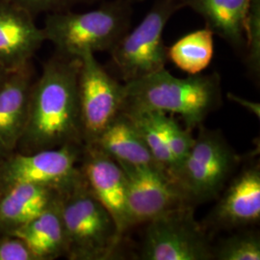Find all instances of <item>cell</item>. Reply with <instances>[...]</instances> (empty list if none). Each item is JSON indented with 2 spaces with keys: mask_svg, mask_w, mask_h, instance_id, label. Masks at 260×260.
Instances as JSON below:
<instances>
[{
  "mask_svg": "<svg viewBox=\"0 0 260 260\" xmlns=\"http://www.w3.org/2000/svg\"><path fill=\"white\" fill-rule=\"evenodd\" d=\"M80 58L56 53L44 64L31 88L19 153H32L67 145L84 147L78 99Z\"/></svg>",
  "mask_w": 260,
  "mask_h": 260,
  "instance_id": "1",
  "label": "cell"
},
{
  "mask_svg": "<svg viewBox=\"0 0 260 260\" xmlns=\"http://www.w3.org/2000/svg\"><path fill=\"white\" fill-rule=\"evenodd\" d=\"M221 103V78L218 74L179 78L163 69L123 84L121 112L178 115L191 130L201 126Z\"/></svg>",
  "mask_w": 260,
  "mask_h": 260,
  "instance_id": "2",
  "label": "cell"
},
{
  "mask_svg": "<svg viewBox=\"0 0 260 260\" xmlns=\"http://www.w3.org/2000/svg\"><path fill=\"white\" fill-rule=\"evenodd\" d=\"M131 15V2L114 0L83 13H48L42 28L56 53L80 58L87 52H110L129 31Z\"/></svg>",
  "mask_w": 260,
  "mask_h": 260,
  "instance_id": "3",
  "label": "cell"
},
{
  "mask_svg": "<svg viewBox=\"0 0 260 260\" xmlns=\"http://www.w3.org/2000/svg\"><path fill=\"white\" fill-rule=\"evenodd\" d=\"M59 202L68 258L110 259L122 235L111 215L93 197L82 173L59 193Z\"/></svg>",
  "mask_w": 260,
  "mask_h": 260,
  "instance_id": "4",
  "label": "cell"
},
{
  "mask_svg": "<svg viewBox=\"0 0 260 260\" xmlns=\"http://www.w3.org/2000/svg\"><path fill=\"white\" fill-rule=\"evenodd\" d=\"M200 127L198 137L174 180L188 205L216 199L240 162L239 155L218 131Z\"/></svg>",
  "mask_w": 260,
  "mask_h": 260,
  "instance_id": "5",
  "label": "cell"
},
{
  "mask_svg": "<svg viewBox=\"0 0 260 260\" xmlns=\"http://www.w3.org/2000/svg\"><path fill=\"white\" fill-rule=\"evenodd\" d=\"M180 9L178 0H156L139 24L112 48V62L124 83L165 69L168 56L164 30Z\"/></svg>",
  "mask_w": 260,
  "mask_h": 260,
  "instance_id": "6",
  "label": "cell"
},
{
  "mask_svg": "<svg viewBox=\"0 0 260 260\" xmlns=\"http://www.w3.org/2000/svg\"><path fill=\"white\" fill-rule=\"evenodd\" d=\"M147 223L142 259H214L213 247L196 221L193 205H180Z\"/></svg>",
  "mask_w": 260,
  "mask_h": 260,
  "instance_id": "7",
  "label": "cell"
},
{
  "mask_svg": "<svg viewBox=\"0 0 260 260\" xmlns=\"http://www.w3.org/2000/svg\"><path fill=\"white\" fill-rule=\"evenodd\" d=\"M84 147L67 145L32 153L12 152L0 161V191L19 183L47 186L61 192L81 176L77 163Z\"/></svg>",
  "mask_w": 260,
  "mask_h": 260,
  "instance_id": "8",
  "label": "cell"
},
{
  "mask_svg": "<svg viewBox=\"0 0 260 260\" xmlns=\"http://www.w3.org/2000/svg\"><path fill=\"white\" fill-rule=\"evenodd\" d=\"M78 99L84 146L92 145L120 114L123 84L118 82L99 63L94 53L80 57Z\"/></svg>",
  "mask_w": 260,
  "mask_h": 260,
  "instance_id": "9",
  "label": "cell"
},
{
  "mask_svg": "<svg viewBox=\"0 0 260 260\" xmlns=\"http://www.w3.org/2000/svg\"><path fill=\"white\" fill-rule=\"evenodd\" d=\"M118 163L126 181L129 228L149 223L171 209L188 205L173 177L160 166Z\"/></svg>",
  "mask_w": 260,
  "mask_h": 260,
  "instance_id": "10",
  "label": "cell"
},
{
  "mask_svg": "<svg viewBox=\"0 0 260 260\" xmlns=\"http://www.w3.org/2000/svg\"><path fill=\"white\" fill-rule=\"evenodd\" d=\"M84 179L93 197L111 215L121 235L129 229L126 210V181L120 164L94 146H84Z\"/></svg>",
  "mask_w": 260,
  "mask_h": 260,
  "instance_id": "11",
  "label": "cell"
},
{
  "mask_svg": "<svg viewBox=\"0 0 260 260\" xmlns=\"http://www.w3.org/2000/svg\"><path fill=\"white\" fill-rule=\"evenodd\" d=\"M45 42L34 15L9 0H0V67L12 71L26 65Z\"/></svg>",
  "mask_w": 260,
  "mask_h": 260,
  "instance_id": "12",
  "label": "cell"
},
{
  "mask_svg": "<svg viewBox=\"0 0 260 260\" xmlns=\"http://www.w3.org/2000/svg\"><path fill=\"white\" fill-rule=\"evenodd\" d=\"M260 219V169L246 167L233 178L208 220L219 229H236Z\"/></svg>",
  "mask_w": 260,
  "mask_h": 260,
  "instance_id": "13",
  "label": "cell"
},
{
  "mask_svg": "<svg viewBox=\"0 0 260 260\" xmlns=\"http://www.w3.org/2000/svg\"><path fill=\"white\" fill-rule=\"evenodd\" d=\"M33 82L30 62L9 71L0 84V143L10 152L16 151L25 128Z\"/></svg>",
  "mask_w": 260,
  "mask_h": 260,
  "instance_id": "14",
  "label": "cell"
},
{
  "mask_svg": "<svg viewBox=\"0 0 260 260\" xmlns=\"http://www.w3.org/2000/svg\"><path fill=\"white\" fill-rule=\"evenodd\" d=\"M205 19V27L236 50L246 49V19L251 0H178Z\"/></svg>",
  "mask_w": 260,
  "mask_h": 260,
  "instance_id": "15",
  "label": "cell"
},
{
  "mask_svg": "<svg viewBox=\"0 0 260 260\" xmlns=\"http://www.w3.org/2000/svg\"><path fill=\"white\" fill-rule=\"evenodd\" d=\"M59 191L47 186L19 183L0 191V232L8 234L52 205Z\"/></svg>",
  "mask_w": 260,
  "mask_h": 260,
  "instance_id": "16",
  "label": "cell"
},
{
  "mask_svg": "<svg viewBox=\"0 0 260 260\" xmlns=\"http://www.w3.org/2000/svg\"><path fill=\"white\" fill-rule=\"evenodd\" d=\"M8 234L23 242L37 260L54 259L65 255V232L59 196L44 212Z\"/></svg>",
  "mask_w": 260,
  "mask_h": 260,
  "instance_id": "17",
  "label": "cell"
},
{
  "mask_svg": "<svg viewBox=\"0 0 260 260\" xmlns=\"http://www.w3.org/2000/svg\"><path fill=\"white\" fill-rule=\"evenodd\" d=\"M89 146L96 147L117 162L131 165L156 164L133 122L121 112Z\"/></svg>",
  "mask_w": 260,
  "mask_h": 260,
  "instance_id": "18",
  "label": "cell"
},
{
  "mask_svg": "<svg viewBox=\"0 0 260 260\" xmlns=\"http://www.w3.org/2000/svg\"><path fill=\"white\" fill-rule=\"evenodd\" d=\"M213 37L207 27L193 31L167 47L168 60L188 75H200L212 61Z\"/></svg>",
  "mask_w": 260,
  "mask_h": 260,
  "instance_id": "19",
  "label": "cell"
},
{
  "mask_svg": "<svg viewBox=\"0 0 260 260\" xmlns=\"http://www.w3.org/2000/svg\"><path fill=\"white\" fill-rule=\"evenodd\" d=\"M123 114L129 118L138 130L155 163L172 177L175 164L156 112H132Z\"/></svg>",
  "mask_w": 260,
  "mask_h": 260,
  "instance_id": "20",
  "label": "cell"
},
{
  "mask_svg": "<svg viewBox=\"0 0 260 260\" xmlns=\"http://www.w3.org/2000/svg\"><path fill=\"white\" fill-rule=\"evenodd\" d=\"M213 256L219 260H259V235L251 232L232 235L213 248Z\"/></svg>",
  "mask_w": 260,
  "mask_h": 260,
  "instance_id": "21",
  "label": "cell"
},
{
  "mask_svg": "<svg viewBox=\"0 0 260 260\" xmlns=\"http://www.w3.org/2000/svg\"><path fill=\"white\" fill-rule=\"evenodd\" d=\"M155 112L163 130L168 148L174 160L175 168L172 175L173 177L177 168L184 161L189 151L192 149L195 138L192 137L190 129L182 128L173 116H169L163 112Z\"/></svg>",
  "mask_w": 260,
  "mask_h": 260,
  "instance_id": "22",
  "label": "cell"
},
{
  "mask_svg": "<svg viewBox=\"0 0 260 260\" xmlns=\"http://www.w3.org/2000/svg\"><path fill=\"white\" fill-rule=\"evenodd\" d=\"M247 64L252 75L260 71V0H251L246 19Z\"/></svg>",
  "mask_w": 260,
  "mask_h": 260,
  "instance_id": "23",
  "label": "cell"
},
{
  "mask_svg": "<svg viewBox=\"0 0 260 260\" xmlns=\"http://www.w3.org/2000/svg\"><path fill=\"white\" fill-rule=\"evenodd\" d=\"M36 16L41 13H53L70 10L84 0H9Z\"/></svg>",
  "mask_w": 260,
  "mask_h": 260,
  "instance_id": "24",
  "label": "cell"
},
{
  "mask_svg": "<svg viewBox=\"0 0 260 260\" xmlns=\"http://www.w3.org/2000/svg\"><path fill=\"white\" fill-rule=\"evenodd\" d=\"M0 260H37L19 238L3 234L0 237Z\"/></svg>",
  "mask_w": 260,
  "mask_h": 260,
  "instance_id": "25",
  "label": "cell"
},
{
  "mask_svg": "<svg viewBox=\"0 0 260 260\" xmlns=\"http://www.w3.org/2000/svg\"><path fill=\"white\" fill-rule=\"evenodd\" d=\"M229 96H230V99L233 100V102L239 103V104H241L243 106H246L249 110L253 112L255 115H257V117H259V104L258 103L256 104V103H250V102L245 101V100H243L241 98H239L237 95H234V94H232V93H230Z\"/></svg>",
  "mask_w": 260,
  "mask_h": 260,
  "instance_id": "26",
  "label": "cell"
},
{
  "mask_svg": "<svg viewBox=\"0 0 260 260\" xmlns=\"http://www.w3.org/2000/svg\"><path fill=\"white\" fill-rule=\"evenodd\" d=\"M10 153H12V152H10L9 150H7L6 148L0 143V161H2L4 158L7 157Z\"/></svg>",
  "mask_w": 260,
  "mask_h": 260,
  "instance_id": "27",
  "label": "cell"
},
{
  "mask_svg": "<svg viewBox=\"0 0 260 260\" xmlns=\"http://www.w3.org/2000/svg\"><path fill=\"white\" fill-rule=\"evenodd\" d=\"M8 72H9V71H6L4 68L0 67V84L3 81V79L5 78V76H6Z\"/></svg>",
  "mask_w": 260,
  "mask_h": 260,
  "instance_id": "28",
  "label": "cell"
},
{
  "mask_svg": "<svg viewBox=\"0 0 260 260\" xmlns=\"http://www.w3.org/2000/svg\"><path fill=\"white\" fill-rule=\"evenodd\" d=\"M126 1H129V2H133V1H135V0H126Z\"/></svg>",
  "mask_w": 260,
  "mask_h": 260,
  "instance_id": "29",
  "label": "cell"
}]
</instances>
